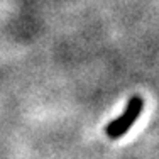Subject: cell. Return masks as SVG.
I'll return each mask as SVG.
<instances>
[{
    "label": "cell",
    "instance_id": "1",
    "mask_svg": "<svg viewBox=\"0 0 159 159\" xmlns=\"http://www.w3.org/2000/svg\"><path fill=\"white\" fill-rule=\"evenodd\" d=\"M144 108V100L141 97H132L129 100L125 110L122 115H119L115 120H112L107 127H105V134L108 139H120L122 135L127 134V130L135 124V120L141 117Z\"/></svg>",
    "mask_w": 159,
    "mask_h": 159
}]
</instances>
